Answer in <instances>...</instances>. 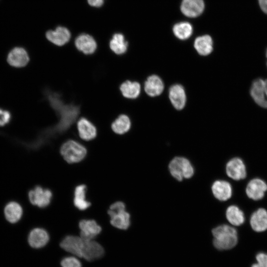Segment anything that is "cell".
I'll return each instance as SVG.
<instances>
[{"mask_svg": "<svg viewBox=\"0 0 267 267\" xmlns=\"http://www.w3.org/2000/svg\"><path fill=\"white\" fill-rule=\"evenodd\" d=\"M213 244L218 250H228L234 247L238 242L236 229L228 225L222 224L213 229Z\"/></svg>", "mask_w": 267, "mask_h": 267, "instance_id": "cell-1", "label": "cell"}, {"mask_svg": "<svg viewBox=\"0 0 267 267\" xmlns=\"http://www.w3.org/2000/svg\"><path fill=\"white\" fill-rule=\"evenodd\" d=\"M125 204L121 201L112 204L108 211L110 217V223L120 229H127L130 225V215L126 211Z\"/></svg>", "mask_w": 267, "mask_h": 267, "instance_id": "cell-2", "label": "cell"}, {"mask_svg": "<svg viewBox=\"0 0 267 267\" xmlns=\"http://www.w3.org/2000/svg\"><path fill=\"white\" fill-rule=\"evenodd\" d=\"M60 153L69 163L80 162L86 156L87 149L81 144L74 140H68L62 144Z\"/></svg>", "mask_w": 267, "mask_h": 267, "instance_id": "cell-3", "label": "cell"}, {"mask_svg": "<svg viewBox=\"0 0 267 267\" xmlns=\"http://www.w3.org/2000/svg\"><path fill=\"white\" fill-rule=\"evenodd\" d=\"M169 169L171 175L178 181L189 178L194 174V169L191 163L182 157L173 158L169 164Z\"/></svg>", "mask_w": 267, "mask_h": 267, "instance_id": "cell-4", "label": "cell"}, {"mask_svg": "<svg viewBox=\"0 0 267 267\" xmlns=\"http://www.w3.org/2000/svg\"><path fill=\"white\" fill-rule=\"evenodd\" d=\"M250 93L258 105L267 108V79L255 80L252 85Z\"/></svg>", "mask_w": 267, "mask_h": 267, "instance_id": "cell-5", "label": "cell"}, {"mask_svg": "<svg viewBox=\"0 0 267 267\" xmlns=\"http://www.w3.org/2000/svg\"><path fill=\"white\" fill-rule=\"evenodd\" d=\"M28 196L30 202L33 205L44 208L49 204L52 198V192L49 189L37 186L29 191Z\"/></svg>", "mask_w": 267, "mask_h": 267, "instance_id": "cell-6", "label": "cell"}, {"mask_svg": "<svg viewBox=\"0 0 267 267\" xmlns=\"http://www.w3.org/2000/svg\"><path fill=\"white\" fill-rule=\"evenodd\" d=\"M84 240L80 236L68 235L60 243L64 250L74 256L82 258Z\"/></svg>", "mask_w": 267, "mask_h": 267, "instance_id": "cell-7", "label": "cell"}, {"mask_svg": "<svg viewBox=\"0 0 267 267\" xmlns=\"http://www.w3.org/2000/svg\"><path fill=\"white\" fill-rule=\"evenodd\" d=\"M84 240L82 258L88 261H93L103 256L104 250L99 243L93 240Z\"/></svg>", "mask_w": 267, "mask_h": 267, "instance_id": "cell-8", "label": "cell"}, {"mask_svg": "<svg viewBox=\"0 0 267 267\" xmlns=\"http://www.w3.org/2000/svg\"><path fill=\"white\" fill-rule=\"evenodd\" d=\"M80 237L84 240H93L101 231V227L93 220H83L79 224Z\"/></svg>", "mask_w": 267, "mask_h": 267, "instance_id": "cell-9", "label": "cell"}, {"mask_svg": "<svg viewBox=\"0 0 267 267\" xmlns=\"http://www.w3.org/2000/svg\"><path fill=\"white\" fill-rule=\"evenodd\" d=\"M227 175L234 180H240L245 178L246 171L242 160L239 158H234L229 161L226 165Z\"/></svg>", "mask_w": 267, "mask_h": 267, "instance_id": "cell-10", "label": "cell"}, {"mask_svg": "<svg viewBox=\"0 0 267 267\" xmlns=\"http://www.w3.org/2000/svg\"><path fill=\"white\" fill-rule=\"evenodd\" d=\"M75 45L78 50L87 55L93 54L97 48L94 39L87 34L79 35L75 39Z\"/></svg>", "mask_w": 267, "mask_h": 267, "instance_id": "cell-11", "label": "cell"}, {"mask_svg": "<svg viewBox=\"0 0 267 267\" xmlns=\"http://www.w3.org/2000/svg\"><path fill=\"white\" fill-rule=\"evenodd\" d=\"M46 39L53 44L62 46L67 44L71 38L69 30L62 26L57 27L54 30H49L45 34Z\"/></svg>", "mask_w": 267, "mask_h": 267, "instance_id": "cell-12", "label": "cell"}, {"mask_svg": "<svg viewBox=\"0 0 267 267\" xmlns=\"http://www.w3.org/2000/svg\"><path fill=\"white\" fill-rule=\"evenodd\" d=\"M79 136L86 141L91 140L96 137L97 129L93 124L85 117L81 118L77 123Z\"/></svg>", "mask_w": 267, "mask_h": 267, "instance_id": "cell-13", "label": "cell"}, {"mask_svg": "<svg viewBox=\"0 0 267 267\" xmlns=\"http://www.w3.org/2000/svg\"><path fill=\"white\" fill-rule=\"evenodd\" d=\"M267 190V184L260 178H254L248 183L246 192L249 198L258 200L263 198Z\"/></svg>", "mask_w": 267, "mask_h": 267, "instance_id": "cell-14", "label": "cell"}, {"mask_svg": "<svg viewBox=\"0 0 267 267\" xmlns=\"http://www.w3.org/2000/svg\"><path fill=\"white\" fill-rule=\"evenodd\" d=\"M169 97L173 106L177 110H181L186 103V94L183 87L176 84L170 87Z\"/></svg>", "mask_w": 267, "mask_h": 267, "instance_id": "cell-15", "label": "cell"}, {"mask_svg": "<svg viewBox=\"0 0 267 267\" xmlns=\"http://www.w3.org/2000/svg\"><path fill=\"white\" fill-rule=\"evenodd\" d=\"M7 60L8 63L12 66L23 67L28 63L29 57L27 52L24 48L16 47L9 52Z\"/></svg>", "mask_w": 267, "mask_h": 267, "instance_id": "cell-16", "label": "cell"}, {"mask_svg": "<svg viewBox=\"0 0 267 267\" xmlns=\"http://www.w3.org/2000/svg\"><path fill=\"white\" fill-rule=\"evenodd\" d=\"M49 239L48 233L45 230L41 228H36L30 232L28 241L32 247L41 248L47 244Z\"/></svg>", "mask_w": 267, "mask_h": 267, "instance_id": "cell-17", "label": "cell"}, {"mask_svg": "<svg viewBox=\"0 0 267 267\" xmlns=\"http://www.w3.org/2000/svg\"><path fill=\"white\" fill-rule=\"evenodd\" d=\"M181 11L186 16L195 17L200 15L204 8L203 0H183Z\"/></svg>", "mask_w": 267, "mask_h": 267, "instance_id": "cell-18", "label": "cell"}, {"mask_svg": "<svg viewBox=\"0 0 267 267\" xmlns=\"http://www.w3.org/2000/svg\"><path fill=\"white\" fill-rule=\"evenodd\" d=\"M164 88L162 79L157 75L149 76L144 83L145 92L150 96L155 97L160 95Z\"/></svg>", "mask_w": 267, "mask_h": 267, "instance_id": "cell-19", "label": "cell"}, {"mask_svg": "<svg viewBox=\"0 0 267 267\" xmlns=\"http://www.w3.org/2000/svg\"><path fill=\"white\" fill-rule=\"evenodd\" d=\"M212 191L215 197L220 201H226L232 195L231 185L224 180L215 181L212 184Z\"/></svg>", "mask_w": 267, "mask_h": 267, "instance_id": "cell-20", "label": "cell"}, {"mask_svg": "<svg viewBox=\"0 0 267 267\" xmlns=\"http://www.w3.org/2000/svg\"><path fill=\"white\" fill-rule=\"evenodd\" d=\"M252 229L257 232H262L267 229V211L260 208L253 213L250 221Z\"/></svg>", "mask_w": 267, "mask_h": 267, "instance_id": "cell-21", "label": "cell"}, {"mask_svg": "<svg viewBox=\"0 0 267 267\" xmlns=\"http://www.w3.org/2000/svg\"><path fill=\"white\" fill-rule=\"evenodd\" d=\"M22 214V207L16 202H9L4 209V215L6 220L12 223L18 222L21 218Z\"/></svg>", "mask_w": 267, "mask_h": 267, "instance_id": "cell-22", "label": "cell"}, {"mask_svg": "<svg viewBox=\"0 0 267 267\" xmlns=\"http://www.w3.org/2000/svg\"><path fill=\"white\" fill-rule=\"evenodd\" d=\"M194 46L199 54L208 55L213 50L212 39L209 35L198 37L194 41Z\"/></svg>", "mask_w": 267, "mask_h": 267, "instance_id": "cell-23", "label": "cell"}, {"mask_svg": "<svg viewBox=\"0 0 267 267\" xmlns=\"http://www.w3.org/2000/svg\"><path fill=\"white\" fill-rule=\"evenodd\" d=\"M120 89L124 97L135 99L140 93V86L138 82L127 80L121 85Z\"/></svg>", "mask_w": 267, "mask_h": 267, "instance_id": "cell-24", "label": "cell"}, {"mask_svg": "<svg viewBox=\"0 0 267 267\" xmlns=\"http://www.w3.org/2000/svg\"><path fill=\"white\" fill-rule=\"evenodd\" d=\"M131 126L129 117L125 114H121L112 123L111 128L115 133L123 134L129 131Z\"/></svg>", "mask_w": 267, "mask_h": 267, "instance_id": "cell-25", "label": "cell"}, {"mask_svg": "<svg viewBox=\"0 0 267 267\" xmlns=\"http://www.w3.org/2000/svg\"><path fill=\"white\" fill-rule=\"evenodd\" d=\"M86 186L84 184L78 185L74 191V204L80 210L88 209L90 203L86 199Z\"/></svg>", "mask_w": 267, "mask_h": 267, "instance_id": "cell-26", "label": "cell"}, {"mask_svg": "<svg viewBox=\"0 0 267 267\" xmlns=\"http://www.w3.org/2000/svg\"><path fill=\"white\" fill-rule=\"evenodd\" d=\"M109 47L114 53L121 55L126 52L128 48V43L122 34L116 33L113 36L110 40Z\"/></svg>", "mask_w": 267, "mask_h": 267, "instance_id": "cell-27", "label": "cell"}, {"mask_svg": "<svg viewBox=\"0 0 267 267\" xmlns=\"http://www.w3.org/2000/svg\"><path fill=\"white\" fill-rule=\"evenodd\" d=\"M225 214L228 221L233 225H240L244 222L243 212L236 206H229L226 211Z\"/></svg>", "mask_w": 267, "mask_h": 267, "instance_id": "cell-28", "label": "cell"}, {"mask_svg": "<svg viewBox=\"0 0 267 267\" xmlns=\"http://www.w3.org/2000/svg\"><path fill=\"white\" fill-rule=\"evenodd\" d=\"M173 32L175 35L179 39L185 40L192 34V27L188 22H180L174 26Z\"/></svg>", "mask_w": 267, "mask_h": 267, "instance_id": "cell-29", "label": "cell"}, {"mask_svg": "<svg viewBox=\"0 0 267 267\" xmlns=\"http://www.w3.org/2000/svg\"><path fill=\"white\" fill-rule=\"evenodd\" d=\"M60 264L62 267H82L80 261L76 257L73 256L63 258Z\"/></svg>", "mask_w": 267, "mask_h": 267, "instance_id": "cell-30", "label": "cell"}, {"mask_svg": "<svg viewBox=\"0 0 267 267\" xmlns=\"http://www.w3.org/2000/svg\"><path fill=\"white\" fill-rule=\"evenodd\" d=\"M257 263L253 264L252 267H267V254L260 253L256 256Z\"/></svg>", "mask_w": 267, "mask_h": 267, "instance_id": "cell-31", "label": "cell"}, {"mask_svg": "<svg viewBox=\"0 0 267 267\" xmlns=\"http://www.w3.org/2000/svg\"><path fill=\"white\" fill-rule=\"evenodd\" d=\"M10 119V113L0 109V126H4L8 123Z\"/></svg>", "mask_w": 267, "mask_h": 267, "instance_id": "cell-32", "label": "cell"}, {"mask_svg": "<svg viewBox=\"0 0 267 267\" xmlns=\"http://www.w3.org/2000/svg\"><path fill=\"white\" fill-rule=\"evenodd\" d=\"M88 3L93 7H98L102 6L104 0H87Z\"/></svg>", "mask_w": 267, "mask_h": 267, "instance_id": "cell-33", "label": "cell"}, {"mask_svg": "<svg viewBox=\"0 0 267 267\" xmlns=\"http://www.w3.org/2000/svg\"><path fill=\"white\" fill-rule=\"evenodd\" d=\"M259 2L262 10L267 13V0H259Z\"/></svg>", "mask_w": 267, "mask_h": 267, "instance_id": "cell-34", "label": "cell"}, {"mask_svg": "<svg viewBox=\"0 0 267 267\" xmlns=\"http://www.w3.org/2000/svg\"><path fill=\"white\" fill-rule=\"evenodd\" d=\"M266 55H267V50Z\"/></svg>", "mask_w": 267, "mask_h": 267, "instance_id": "cell-35", "label": "cell"}]
</instances>
